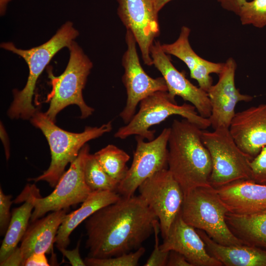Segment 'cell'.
Wrapping results in <instances>:
<instances>
[{
	"label": "cell",
	"instance_id": "cell-1",
	"mask_svg": "<svg viewBox=\"0 0 266 266\" xmlns=\"http://www.w3.org/2000/svg\"><path fill=\"white\" fill-rule=\"evenodd\" d=\"M157 219L141 196H121L85 221L87 257L108 258L138 249L153 233Z\"/></svg>",
	"mask_w": 266,
	"mask_h": 266
},
{
	"label": "cell",
	"instance_id": "cell-2",
	"mask_svg": "<svg viewBox=\"0 0 266 266\" xmlns=\"http://www.w3.org/2000/svg\"><path fill=\"white\" fill-rule=\"evenodd\" d=\"M202 132L185 119H174L170 127L167 169L184 195L196 188L211 186L212 161L202 142Z\"/></svg>",
	"mask_w": 266,
	"mask_h": 266
},
{
	"label": "cell",
	"instance_id": "cell-3",
	"mask_svg": "<svg viewBox=\"0 0 266 266\" xmlns=\"http://www.w3.org/2000/svg\"><path fill=\"white\" fill-rule=\"evenodd\" d=\"M79 33L70 21L62 25L46 42L37 46L23 49L11 42H2L0 47L22 58L27 63L29 73L27 83L21 90H13V100L8 111L11 119H30L37 109L33 98L38 77L54 56L61 49L67 48L78 36Z\"/></svg>",
	"mask_w": 266,
	"mask_h": 266
},
{
	"label": "cell",
	"instance_id": "cell-4",
	"mask_svg": "<svg viewBox=\"0 0 266 266\" xmlns=\"http://www.w3.org/2000/svg\"><path fill=\"white\" fill-rule=\"evenodd\" d=\"M30 120L45 136L50 146L51 161L49 167L41 175L29 180L35 182L46 181L52 187L56 186L66 166L77 158L87 142L112 130V122L109 121L99 127H86L81 133H71L56 126L45 113L37 110Z\"/></svg>",
	"mask_w": 266,
	"mask_h": 266
},
{
	"label": "cell",
	"instance_id": "cell-5",
	"mask_svg": "<svg viewBox=\"0 0 266 266\" xmlns=\"http://www.w3.org/2000/svg\"><path fill=\"white\" fill-rule=\"evenodd\" d=\"M229 210L212 186L195 188L184 195L181 210L183 220L204 231L222 245L245 244L229 228L225 219Z\"/></svg>",
	"mask_w": 266,
	"mask_h": 266
},
{
	"label": "cell",
	"instance_id": "cell-6",
	"mask_svg": "<svg viewBox=\"0 0 266 266\" xmlns=\"http://www.w3.org/2000/svg\"><path fill=\"white\" fill-rule=\"evenodd\" d=\"M174 115H179L203 130L210 126L208 118L200 116L191 104H177L167 91H158L142 100L139 109L131 121L120 128L114 137L124 139L134 135L150 141L154 139L155 131L150 128Z\"/></svg>",
	"mask_w": 266,
	"mask_h": 266
},
{
	"label": "cell",
	"instance_id": "cell-7",
	"mask_svg": "<svg viewBox=\"0 0 266 266\" xmlns=\"http://www.w3.org/2000/svg\"><path fill=\"white\" fill-rule=\"evenodd\" d=\"M67 48L69 57L64 71L51 78L49 107L45 113L54 122L59 112L71 104L78 106L82 119L88 117L94 111L85 103L82 95L93 63L75 40Z\"/></svg>",
	"mask_w": 266,
	"mask_h": 266
},
{
	"label": "cell",
	"instance_id": "cell-8",
	"mask_svg": "<svg viewBox=\"0 0 266 266\" xmlns=\"http://www.w3.org/2000/svg\"><path fill=\"white\" fill-rule=\"evenodd\" d=\"M201 138L211 158V186L217 188L239 180H251L250 164L252 159L239 148L229 128L202 130Z\"/></svg>",
	"mask_w": 266,
	"mask_h": 266
},
{
	"label": "cell",
	"instance_id": "cell-9",
	"mask_svg": "<svg viewBox=\"0 0 266 266\" xmlns=\"http://www.w3.org/2000/svg\"><path fill=\"white\" fill-rule=\"evenodd\" d=\"M89 154L90 147L86 144L70 163L69 169L61 176L54 190L45 197H41L39 195L35 197L31 223L49 212L68 209L86 200L92 192L84 175L85 162Z\"/></svg>",
	"mask_w": 266,
	"mask_h": 266
},
{
	"label": "cell",
	"instance_id": "cell-10",
	"mask_svg": "<svg viewBox=\"0 0 266 266\" xmlns=\"http://www.w3.org/2000/svg\"><path fill=\"white\" fill-rule=\"evenodd\" d=\"M138 190L158 219L164 238L181 212L184 198L181 187L170 171L164 168L146 179Z\"/></svg>",
	"mask_w": 266,
	"mask_h": 266
},
{
	"label": "cell",
	"instance_id": "cell-11",
	"mask_svg": "<svg viewBox=\"0 0 266 266\" xmlns=\"http://www.w3.org/2000/svg\"><path fill=\"white\" fill-rule=\"evenodd\" d=\"M125 41L127 48L122 59L124 69L122 79L127 98L120 117L127 124L135 114L136 107L142 100L156 92L167 91V88L163 77L152 78L144 71L137 52L136 41L129 30L126 31Z\"/></svg>",
	"mask_w": 266,
	"mask_h": 266
},
{
	"label": "cell",
	"instance_id": "cell-12",
	"mask_svg": "<svg viewBox=\"0 0 266 266\" xmlns=\"http://www.w3.org/2000/svg\"><path fill=\"white\" fill-rule=\"evenodd\" d=\"M170 128L163 129L152 140L145 141L135 136L133 161L125 177L120 182L117 193L123 197L134 195L140 185L157 172L167 168L168 141Z\"/></svg>",
	"mask_w": 266,
	"mask_h": 266
},
{
	"label": "cell",
	"instance_id": "cell-13",
	"mask_svg": "<svg viewBox=\"0 0 266 266\" xmlns=\"http://www.w3.org/2000/svg\"><path fill=\"white\" fill-rule=\"evenodd\" d=\"M117 14L127 30L133 35L144 63L153 65L150 49L160 33L158 14L152 0H117Z\"/></svg>",
	"mask_w": 266,
	"mask_h": 266
},
{
	"label": "cell",
	"instance_id": "cell-14",
	"mask_svg": "<svg viewBox=\"0 0 266 266\" xmlns=\"http://www.w3.org/2000/svg\"><path fill=\"white\" fill-rule=\"evenodd\" d=\"M161 42L155 40L150 49L153 65L160 72L167 88V92L175 100L181 97L185 101L192 104L202 117L208 118L211 112L207 93L192 84L183 72L173 66L168 54L162 49Z\"/></svg>",
	"mask_w": 266,
	"mask_h": 266
},
{
	"label": "cell",
	"instance_id": "cell-15",
	"mask_svg": "<svg viewBox=\"0 0 266 266\" xmlns=\"http://www.w3.org/2000/svg\"><path fill=\"white\" fill-rule=\"evenodd\" d=\"M236 64L233 58L225 63L218 74L217 83L207 91L211 112L208 119L213 130L219 128H229L235 114V108L239 102H249L253 97L242 94L235 85Z\"/></svg>",
	"mask_w": 266,
	"mask_h": 266
},
{
	"label": "cell",
	"instance_id": "cell-16",
	"mask_svg": "<svg viewBox=\"0 0 266 266\" xmlns=\"http://www.w3.org/2000/svg\"><path fill=\"white\" fill-rule=\"evenodd\" d=\"M68 209L52 211L28 226L17 247L1 266H22L24 261L34 253H53V245L58 229Z\"/></svg>",
	"mask_w": 266,
	"mask_h": 266
},
{
	"label": "cell",
	"instance_id": "cell-17",
	"mask_svg": "<svg viewBox=\"0 0 266 266\" xmlns=\"http://www.w3.org/2000/svg\"><path fill=\"white\" fill-rule=\"evenodd\" d=\"M161 249L182 254L193 266H222L223 264L208 252L204 242L195 228L182 219L181 212L164 238Z\"/></svg>",
	"mask_w": 266,
	"mask_h": 266
},
{
	"label": "cell",
	"instance_id": "cell-18",
	"mask_svg": "<svg viewBox=\"0 0 266 266\" xmlns=\"http://www.w3.org/2000/svg\"><path fill=\"white\" fill-rule=\"evenodd\" d=\"M229 130L239 148L253 159L266 146V103L235 113Z\"/></svg>",
	"mask_w": 266,
	"mask_h": 266
},
{
	"label": "cell",
	"instance_id": "cell-19",
	"mask_svg": "<svg viewBox=\"0 0 266 266\" xmlns=\"http://www.w3.org/2000/svg\"><path fill=\"white\" fill-rule=\"evenodd\" d=\"M190 29L185 26L181 27L179 35L174 42L163 44V51L183 61L190 70L191 78L196 80L199 87L207 92L213 85L211 73L218 75L222 70L224 63H214L199 56L192 48L189 42Z\"/></svg>",
	"mask_w": 266,
	"mask_h": 266
},
{
	"label": "cell",
	"instance_id": "cell-20",
	"mask_svg": "<svg viewBox=\"0 0 266 266\" xmlns=\"http://www.w3.org/2000/svg\"><path fill=\"white\" fill-rule=\"evenodd\" d=\"M216 189L231 213L246 214L266 209V185L239 180Z\"/></svg>",
	"mask_w": 266,
	"mask_h": 266
},
{
	"label": "cell",
	"instance_id": "cell-21",
	"mask_svg": "<svg viewBox=\"0 0 266 266\" xmlns=\"http://www.w3.org/2000/svg\"><path fill=\"white\" fill-rule=\"evenodd\" d=\"M39 193L34 184H29L14 200L16 203H24L14 208L11 212V220L0 249V264L13 253L24 235L34 208V198Z\"/></svg>",
	"mask_w": 266,
	"mask_h": 266
},
{
	"label": "cell",
	"instance_id": "cell-22",
	"mask_svg": "<svg viewBox=\"0 0 266 266\" xmlns=\"http://www.w3.org/2000/svg\"><path fill=\"white\" fill-rule=\"evenodd\" d=\"M121 197L117 192H92L79 208L66 215L56 236L57 248H66L69 244L70 234L79 225L101 208L118 200Z\"/></svg>",
	"mask_w": 266,
	"mask_h": 266
},
{
	"label": "cell",
	"instance_id": "cell-23",
	"mask_svg": "<svg viewBox=\"0 0 266 266\" xmlns=\"http://www.w3.org/2000/svg\"><path fill=\"white\" fill-rule=\"evenodd\" d=\"M208 253L226 266H266V250L247 244L227 246L212 239L204 231L196 229Z\"/></svg>",
	"mask_w": 266,
	"mask_h": 266
},
{
	"label": "cell",
	"instance_id": "cell-24",
	"mask_svg": "<svg viewBox=\"0 0 266 266\" xmlns=\"http://www.w3.org/2000/svg\"><path fill=\"white\" fill-rule=\"evenodd\" d=\"M225 219L232 232L245 244L266 250V209L246 214L229 212Z\"/></svg>",
	"mask_w": 266,
	"mask_h": 266
},
{
	"label": "cell",
	"instance_id": "cell-25",
	"mask_svg": "<svg viewBox=\"0 0 266 266\" xmlns=\"http://www.w3.org/2000/svg\"><path fill=\"white\" fill-rule=\"evenodd\" d=\"M94 155L103 170L118 182L120 183L125 177L130 156L125 151L109 144Z\"/></svg>",
	"mask_w": 266,
	"mask_h": 266
},
{
	"label": "cell",
	"instance_id": "cell-26",
	"mask_svg": "<svg viewBox=\"0 0 266 266\" xmlns=\"http://www.w3.org/2000/svg\"><path fill=\"white\" fill-rule=\"evenodd\" d=\"M84 175L85 182L92 192L117 191L119 183L103 170L94 154H89L86 159Z\"/></svg>",
	"mask_w": 266,
	"mask_h": 266
},
{
	"label": "cell",
	"instance_id": "cell-27",
	"mask_svg": "<svg viewBox=\"0 0 266 266\" xmlns=\"http://www.w3.org/2000/svg\"><path fill=\"white\" fill-rule=\"evenodd\" d=\"M243 25L262 28L266 26V0L246 1L238 15Z\"/></svg>",
	"mask_w": 266,
	"mask_h": 266
},
{
	"label": "cell",
	"instance_id": "cell-28",
	"mask_svg": "<svg viewBox=\"0 0 266 266\" xmlns=\"http://www.w3.org/2000/svg\"><path fill=\"white\" fill-rule=\"evenodd\" d=\"M145 252V249L142 246L134 252L117 256L102 259L87 257L84 260L89 266H136Z\"/></svg>",
	"mask_w": 266,
	"mask_h": 266
},
{
	"label": "cell",
	"instance_id": "cell-29",
	"mask_svg": "<svg viewBox=\"0 0 266 266\" xmlns=\"http://www.w3.org/2000/svg\"><path fill=\"white\" fill-rule=\"evenodd\" d=\"M161 233L158 219L156 220L153 224V233L155 244L154 250L144 266H166L169 251H163L159 244V234Z\"/></svg>",
	"mask_w": 266,
	"mask_h": 266
},
{
	"label": "cell",
	"instance_id": "cell-30",
	"mask_svg": "<svg viewBox=\"0 0 266 266\" xmlns=\"http://www.w3.org/2000/svg\"><path fill=\"white\" fill-rule=\"evenodd\" d=\"M251 180L266 185V146L250 162Z\"/></svg>",
	"mask_w": 266,
	"mask_h": 266
},
{
	"label": "cell",
	"instance_id": "cell-31",
	"mask_svg": "<svg viewBox=\"0 0 266 266\" xmlns=\"http://www.w3.org/2000/svg\"><path fill=\"white\" fill-rule=\"evenodd\" d=\"M11 195H5L0 188V232L1 235L6 233L9 226L12 213L10 207L12 203Z\"/></svg>",
	"mask_w": 266,
	"mask_h": 266
},
{
	"label": "cell",
	"instance_id": "cell-32",
	"mask_svg": "<svg viewBox=\"0 0 266 266\" xmlns=\"http://www.w3.org/2000/svg\"><path fill=\"white\" fill-rule=\"evenodd\" d=\"M80 241V240L78 241L76 247L71 250H67L65 248L59 249L63 255L68 259L69 263L72 266H86L84 260L82 259L79 253V247Z\"/></svg>",
	"mask_w": 266,
	"mask_h": 266
},
{
	"label": "cell",
	"instance_id": "cell-33",
	"mask_svg": "<svg viewBox=\"0 0 266 266\" xmlns=\"http://www.w3.org/2000/svg\"><path fill=\"white\" fill-rule=\"evenodd\" d=\"M45 253H34L28 257L23 262V266H49V263Z\"/></svg>",
	"mask_w": 266,
	"mask_h": 266
},
{
	"label": "cell",
	"instance_id": "cell-34",
	"mask_svg": "<svg viewBox=\"0 0 266 266\" xmlns=\"http://www.w3.org/2000/svg\"><path fill=\"white\" fill-rule=\"evenodd\" d=\"M167 266H193L181 253L174 251H169Z\"/></svg>",
	"mask_w": 266,
	"mask_h": 266
},
{
	"label": "cell",
	"instance_id": "cell-35",
	"mask_svg": "<svg viewBox=\"0 0 266 266\" xmlns=\"http://www.w3.org/2000/svg\"><path fill=\"white\" fill-rule=\"evenodd\" d=\"M225 9L238 15L243 4L247 0H216Z\"/></svg>",
	"mask_w": 266,
	"mask_h": 266
},
{
	"label": "cell",
	"instance_id": "cell-36",
	"mask_svg": "<svg viewBox=\"0 0 266 266\" xmlns=\"http://www.w3.org/2000/svg\"><path fill=\"white\" fill-rule=\"evenodd\" d=\"M0 138L3 144L6 158L8 160L10 156L9 142L6 131L1 122L0 123Z\"/></svg>",
	"mask_w": 266,
	"mask_h": 266
},
{
	"label": "cell",
	"instance_id": "cell-37",
	"mask_svg": "<svg viewBox=\"0 0 266 266\" xmlns=\"http://www.w3.org/2000/svg\"><path fill=\"white\" fill-rule=\"evenodd\" d=\"M155 10L157 13L165 6L166 4L172 0H152Z\"/></svg>",
	"mask_w": 266,
	"mask_h": 266
},
{
	"label": "cell",
	"instance_id": "cell-38",
	"mask_svg": "<svg viewBox=\"0 0 266 266\" xmlns=\"http://www.w3.org/2000/svg\"><path fill=\"white\" fill-rule=\"evenodd\" d=\"M12 0H0V14L3 16L5 14L8 4Z\"/></svg>",
	"mask_w": 266,
	"mask_h": 266
}]
</instances>
